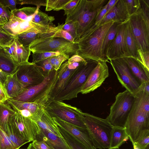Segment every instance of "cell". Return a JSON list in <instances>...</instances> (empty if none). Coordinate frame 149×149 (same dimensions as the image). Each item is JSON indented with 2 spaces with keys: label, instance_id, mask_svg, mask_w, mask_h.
Segmentation results:
<instances>
[{
  "label": "cell",
  "instance_id": "6da1fadb",
  "mask_svg": "<svg viewBox=\"0 0 149 149\" xmlns=\"http://www.w3.org/2000/svg\"><path fill=\"white\" fill-rule=\"evenodd\" d=\"M134 95V103L124 127L132 144L149 133V93L139 91Z\"/></svg>",
  "mask_w": 149,
  "mask_h": 149
},
{
  "label": "cell",
  "instance_id": "7a4b0ae2",
  "mask_svg": "<svg viewBox=\"0 0 149 149\" xmlns=\"http://www.w3.org/2000/svg\"><path fill=\"white\" fill-rule=\"evenodd\" d=\"M107 0H80L77 6L66 15L65 23L71 22L75 30V42L95 24L100 11Z\"/></svg>",
  "mask_w": 149,
  "mask_h": 149
},
{
  "label": "cell",
  "instance_id": "3957f363",
  "mask_svg": "<svg viewBox=\"0 0 149 149\" xmlns=\"http://www.w3.org/2000/svg\"><path fill=\"white\" fill-rule=\"evenodd\" d=\"M113 23L110 22L85 33L75 42L78 47L76 54L86 60L105 61L102 55V45L107 32Z\"/></svg>",
  "mask_w": 149,
  "mask_h": 149
},
{
  "label": "cell",
  "instance_id": "277c9868",
  "mask_svg": "<svg viewBox=\"0 0 149 149\" xmlns=\"http://www.w3.org/2000/svg\"><path fill=\"white\" fill-rule=\"evenodd\" d=\"M81 119L88 130L94 149H109L114 126L106 119L82 112Z\"/></svg>",
  "mask_w": 149,
  "mask_h": 149
},
{
  "label": "cell",
  "instance_id": "5b68a950",
  "mask_svg": "<svg viewBox=\"0 0 149 149\" xmlns=\"http://www.w3.org/2000/svg\"><path fill=\"white\" fill-rule=\"evenodd\" d=\"M58 79V70L52 71L44 80L36 86L26 87L17 96L11 99L35 103L45 108L51 100V95Z\"/></svg>",
  "mask_w": 149,
  "mask_h": 149
},
{
  "label": "cell",
  "instance_id": "8992f818",
  "mask_svg": "<svg viewBox=\"0 0 149 149\" xmlns=\"http://www.w3.org/2000/svg\"><path fill=\"white\" fill-rule=\"evenodd\" d=\"M149 10L141 6L128 21L138 49L149 51Z\"/></svg>",
  "mask_w": 149,
  "mask_h": 149
},
{
  "label": "cell",
  "instance_id": "52a82bcc",
  "mask_svg": "<svg viewBox=\"0 0 149 149\" xmlns=\"http://www.w3.org/2000/svg\"><path fill=\"white\" fill-rule=\"evenodd\" d=\"M134 100V95L127 90L118 93L106 119L114 126L124 127Z\"/></svg>",
  "mask_w": 149,
  "mask_h": 149
},
{
  "label": "cell",
  "instance_id": "ba28073f",
  "mask_svg": "<svg viewBox=\"0 0 149 149\" xmlns=\"http://www.w3.org/2000/svg\"><path fill=\"white\" fill-rule=\"evenodd\" d=\"M33 53L37 52H59L68 55L70 58L76 54L78 44L64 38H37L29 45Z\"/></svg>",
  "mask_w": 149,
  "mask_h": 149
},
{
  "label": "cell",
  "instance_id": "9c48e42d",
  "mask_svg": "<svg viewBox=\"0 0 149 149\" xmlns=\"http://www.w3.org/2000/svg\"><path fill=\"white\" fill-rule=\"evenodd\" d=\"M97 63L92 60H86L82 63L65 88L54 100L63 101L77 97L81 87Z\"/></svg>",
  "mask_w": 149,
  "mask_h": 149
},
{
  "label": "cell",
  "instance_id": "30bf717a",
  "mask_svg": "<svg viewBox=\"0 0 149 149\" xmlns=\"http://www.w3.org/2000/svg\"><path fill=\"white\" fill-rule=\"evenodd\" d=\"M52 117H57L79 127L86 129L81 119L82 112L63 101L50 100L45 108Z\"/></svg>",
  "mask_w": 149,
  "mask_h": 149
},
{
  "label": "cell",
  "instance_id": "8fae6325",
  "mask_svg": "<svg viewBox=\"0 0 149 149\" xmlns=\"http://www.w3.org/2000/svg\"><path fill=\"white\" fill-rule=\"evenodd\" d=\"M3 28L10 34L15 36L26 31H31L38 34L56 32L60 28L59 24L57 26L53 24L43 25L32 21H24L10 14L9 19Z\"/></svg>",
  "mask_w": 149,
  "mask_h": 149
},
{
  "label": "cell",
  "instance_id": "7c38bea8",
  "mask_svg": "<svg viewBox=\"0 0 149 149\" xmlns=\"http://www.w3.org/2000/svg\"><path fill=\"white\" fill-rule=\"evenodd\" d=\"M9 124L19 137L30 142L35 140L41 131L36 121L16 112L11 117Z\"/></svg>",
  "mask_w": 149,
  "mask_h": 149
},
{
  "label": "cell",
  "instance_id": "4fadbf2b",
  "mask_svg": "<svg viewBox=\"0 0 149 149\" xmlns=\"http://www.w3.org/2000/svg\"><path fill=\"white\" fill-rule=\"evenodd\" d=\"M110 61L117 78L123 87L134 95L138 92L141 84L133 75L123 58Z\"/></svg>",
  "mask_w": 149,
  "mask_h": 149
},
{
  "label": "cell",
  "instance_id": "5bb4252c",
  "mask_svg": "<svg viewBox=\"0 0 149 149\" xmlns=\"http://www.w3.org/2000/svg\"><path fill=\"white\" fill-rule=\"evenodd\" d=\"M15 73L18 79L25 87L38 85L46 77L40 66L29 61L18 65Z\"/></svg>",
  "mask_w": 149,
  "mask_h": 149
},
{
  "label": "cell",
  "instance_id": "9a60e30c",
  "mask_svg": "<svg viewBox=\"0 0 149 149\" xmlns=\"http://www.w3.org/2000/svg\"><path fill=\"white\" fill-rule=\"evenodd\" d=\"M106 61H100L93 70L87 80L81 87L80 92L86 94L100 87L109 75Z\"/></svg>",
  "mask_w": 149,
  "mask_h": 149
},
{
  "label": "cell",
  "instance_id": "2e32d148",
  "mask_svg": "<svg viewBox=\"0 0 149 149\" xmlns=\"http://www.w3.org/2000/svg\"><path fill=\"white\" fill-rule=\"evenodd\" d=\"M127 21L120 26L116 36L109 46L106 56L108 60L130 57L125 40V30Z\"/></svg>",
  "mask_w": 149,
  "mask_h": 149
},
{
  "label": "cell",
  "instance_id": "e0dca14e",
  "mask_svg": "<svg viewBox=\"0 0 149 149\" xmlns=\"http://www.w3.org/2000/svg\"><path fill=\"white\" fill-rule=\"evenodd\" d=\"M52 118L58 126L74 137L86 149H94L93 142L86 129L79 127L57 117Z\"/></svg>",
  "mask_w": 149,
  "mask_h": 149
},
{
  "label": "cell",
  "instance_id": "ac0fdd59",
  "mask_svg": "<svg viewBox=\"0 0 149 149\" xmlns=\"http://www.w3.org/2000/svg\"><path fill=\"white\" fill-rule=\"evenodd\" d=\"M79 65L75 69H72L68 65V60L61 65L58 70V79L52 92L51 100H54L64 89L77 72Z\"/></svg>",
  "mask_w": 149,
  "mask_h": 149
},
{
  "label": "cell",
  "instance_id": "d6986e66",
  "mask_svg": "<svg viewBox=\"0 0 149 149\" xmlns=\"http://www.w3.org/2000/svg\"><path fill=\"white\" fill-rule=\"evenodd\" d=\"M129 17L123 0H118L105 15L99 26L111 22L124 23L128 20Z\"/></svg>",
  "mask_w": 149,
  "mask_h": 149
},
{
  "label": "cell",
  "instance_id": "ffe728a7",
  "mask_svg": "<svg viewBox=\"0 0 149 149\" xmlns=\"http://www.w3.org/2000/svg\"><path fill=\"white\" fill-rule=\"evenodd\" d=\"M32 117V119L37 123L40 128L47 130L59 137H63L58 126L45 109L40 110Z\"/></svg>",
  "mask_w": 149,
  "mask_h": 149
},
{
  "label": "cell",
  "instance_id": "44dd1931",
  "mask_svg": "<svg viewBox=\"0 0 149 149\" xmlns=\"http://www.w3.org/2000/svg\"><path fill=\"white\" fill-rule=\"evenodd\" d=\"M132 74L141 84L149 82V71L139 61L132 57L123 58Z\"/></svg>",
  "mask_w": 149,
  "mask_h": 149
},
{
  "label": "cell",
  "instance_id": "7402d4cb",
  "mask_svg": "<svg viewBox=\"0 0 149 149\" xmlns=\"http://www.w3.org/2000/svg\"><path fill=\"white\" fill-rule=\"evenodd\" d=\"M3 85L9 99L18 96L25 88L18 79L15 72L12 74L7 75Z\"/></svg>",
  "mask_w": 149,
  "mask_h": 149
},
{
  "label": "cell",
  "instance_id": "603a6c76",
  "mask_svg": "<svg viewBox=\"0 0 149 149\" xmlns=\"http://www.w3.org/2000/svg\"><path fill=\"white\" fill-rule=\"evenodd\" d=\"M18 66L7 50L4 47H0V69L10 75L15 72Z\"/></svg>",
  "mask_w": 149,
  "mask_h": 149
},
{
  "label": "cell",
  "instance_id": "cb8c5ba5",
  "mask_svg": "<svg viewBox=\"0 0 149 149\" xmlns=\"http://www.w3.org/2000/svg\"><path fill=\"white\" fill-rule=\"evenodd\" d=\"M129 139L124 127L113 126L110 138L109 149H117Z\"/></svg>",
  "mask_w": 149,
  "mask_h": 149
},
{
  "label": "cell",
  "instance_id": "d4e9b609",
  "mask_svg": "<svg viewBox=\"0 0 149 149\" xmlns=\"http://www.w3.org/2000/svg\"><path fill=\"white\" fill-rule=\"evenodd\" d=\"M123 23L113 22L104 37L102 47V54L103 58L106 62H109L106 56L107 49L115 38L120 26Z\"/></svg>",
  "mask_w": 149,
  "mask_h": 149
},
{
  "label": "cell",
  "instance_id": "484cf974",
  "mask_svg": "<svg viewBox=\"0 0 149 149\" xmlns=\"http://www.w3.org/2000/svg\"><path fill=\"white\" fill-rule=\"evenodd\" d=\"M40 129V134L49 142L53 149H72L63 137H59L45 129Z\"/></svg>",
  "mask_w": 149,
  "mask_h": 149
},
{
  "label": "cell",
  "instance_id": "4316f807",
  "mask_svg": "<svg viewBox=\"0 0 149 149\" xmlns=\"http://www.w3.org/2000/svg\"><path fill=\"white\" fill-rule=\"evenodd\" d=\"M6 102L14 111L26 109L29 111L32 115L37 113L41 109L45 108L44 106L36 103L21 102L13 99H9Z\"/></svg>",
  "mask_w": 149,
  "mask_h": 149
},
{
  "label": "cell",
  "instance_id": "83f0119b",
  "mask_svg": "<svg viewBox=\"0 0 149 149\" xmlns=\"http://www.w3.org/2000/svg\"><path fill=\"white\" fill-rule=\"evenodd\" d=\"M125 40L127 50L130 57L137 60L139 57L138 48L130 27L128 20L127 22L126 27Z\"/></svg>",
  "mask_w": 149,
  "mask_h": 149
},
{
  "label": "cell",
  "instance_id": "f1b7e54d",
  "mask_svg": "<svg viewBox=\"0 0 149 149\" xmlns=\"http://www.w3.org/2000/svg\"><path fill=\"white\" fill-rule=\"evenodd\" d=\"M15 113L8 104L0 102V128L4 132L8 126L11 117Z\"/></svg>",
  "mask_w": 149,
  "mask_h": 149
},
{
  "label": "cell",
  "instance_id": "f546056e",
  "mask_svg": "<svg viewBox=\"0 0 149 149\" xmlns=\"http://www.w3.org/2000/svg\"><path fill=\"white\" fill-rule=\"evenodd\" d=\"M15 45V57L14 61L18 65L28 61L31 51L29 47L23 46L19 42L16 38L14 40Z\"/></svg>",
  "mask_w": 149,
  "mask_h": 149
},
{
  "label": "cell",
  "instance_id": "4dcf8cb0",
  "mask_svg": "<svg viewBox=\"0 0 149 149\" xmlns=\"http://www.w3.org/2000/svg\"><path fill=\"white\" fill-rule=\"evenodd\" d=\"M37 8V7H36ZM38 8L30 7L16 9L10 11V14L24 21H32Z\"/></svg>",
  "mask_w": 149,
  "mask_h": 149
},
{
  "label": "cell",
  "instance_id": "1f68e13d",
  "mask_svg": "<svg viewBox=\"0 0 149 149\" xmlns=\"http://www.w3.org/2000/svg\"><path fill=\"white\" fill-rule=\"evenodd\" d=\"M55 20L54 16L48 15L40 10L39 8H38L37 12L32 20V21L40 24L51 25L53 24L52 22Z\"/></svg>",
  "mask_w": 149,
  "mask_h": 149
},
{
  "label": "cell",
  "instance_id": "d6a6232c",
  "mask_svg": "<svg viewBox=\"0 0 149 149\" xmlns=\"http://www.w3.org/2000/svg\"><path fill=\"white\" fill-rule=\"evenodd\" d=\"M38 34L28 31L22 33L15 37L23 46L29 47V45L33 41L38 38Z\"/></svg>",
  "mask_w": 149,
  "mask_h": 149
},
{
  "label": "cell",
  "instance_id": "836d02e7",
  "mask_svg": "<svg viewBox=\"0 0 149 149\" xmlns=\"http://www.w3.org/2000/svg\"><path fill=\"white\" fill-rule=\"evenodd\" d=\"M58 127L63 137L72 149H86L74 137L60 127Z\"/></svg>",
  "mask_w": 149,
  "mask_h": 149
},
{
  "label": "cell",
  "instance_id": "e575fe53",
  "mask_svg": "<svg viewBox=\"0 0 149 149\" xmlns=\"http://www.w3.org/2000/svg\"><path fill=\"white\" fill-rule=\"evenodd\" d=\"M4 132L17 148H19L23 145L30 142L29 141L22 139L19 137L15 133L9 124Z\"/></svg>",
  "mask_w": 149,
  "mask_h": 149
},
{
  "label": "cell",
  "instance_id": "d590c367",
  "mask_svg": "<svg viewBox=\"0 0 149 149\" xmlns=\"http://www.w3.org/2000/svg\"><path fill=\"white\" fill-rule=\"evenodd\" d=\"M7 134L0 128V149H18Z\"/></svg>",
  "mask_w": 149,
  "mask_h": 149
},
{
  "label": "cell",
  "instance_id": "8d00e7d4",
  "mask_svg": "<svg viewBox=\"0 0 149 149\" xmlns=\"http://www.w3.org/2000/svg\"><path fill=\"white\" fill-rule=\"evenodd\" d=\"M15 36L7 31L0 26V47L10 46L13 42Z\"/></svg>",
  "mask_w": 149,
  "mask_h": 149
},
{
  "label": "cell",
  "instance_id": "74e56055",
  "mask_svg": "<svg viewBox=\"0 0 149 149\" xmlns=\"http://www.w3.org/2000/svg\"><path fill=\"white\" fill-rule=\"evenodd\" d=\"M69 58L68 55L62 54L49 57L47 59L53 67L54 70L57 71L62 63Z\"/></svg>",
  "mask_w": 149,
  "mask_h": 149
},
{
  "label": "cell",
  "instance_id": "f35d334b",
  "mask_svg": "<svg viewBox=\"0 0 149 149\" xmlns=\"http://www.w3.org/2000/svg\"><path fill=\"white\" fill-rule=\"evenodd\" d=\"M129 17L136 12L141 8L140 0H123Z\"/></svg>",
  "mask_w": 149,
  "mask_h": 149
},
{
  "label": "cell",
  "instance_id": "ab89813d",
  "mask_svg": "<svg viewBox=\"0 0 149 149\" xmlns=\"http://www.w3.org/2000/svg\"><path fill=\"white\" fill-rule=\"evenodd\" d=\"M70 0H46L45 10L50 11L52 10L58 11L70 1Z\"/></svg>",
  "mask_w": 149,
  "mask_h": 149
},
{
  "label": "cell",
  "instance_id": "60d3db41",
  "mask_svg": "<svg viewBox=\"0 0 149 149\" xmlns=\"http://www.w3.org/2000/svg\"><path fill=\"white\" fill-rule=\"evenodd\" d=\"M59 52H37L33 53L32 63L36 64L48 58L61 54Z\"/></svg>",
  "mask_w": 149,
  "mask_h": 149
},
{
  "label": "cell",
  "instance_id": "b9f144b4",
  "mask_svg": "<svg viewBox=\"0 0 149 149\" xmlns=\"http://www.w3.org/2000/svg\"><path fill=\"white\" fill-rule=\"evenodd\" d=\"M36 64L41 68L43 74L46 77L48 76L52 71L54 70L53 67L47 59Z\"/></svg>",
  "mask_w": 149,
  "mask_h": 149
},
{
  "label": "cell",
  "instance_id": "7bdbcfd3",
  "mask_svg": "<svg viewBox=\"0 0 149 149\" xmlns=\"http://www.w3.org/2000/svg\"><path fill=\"white\" fill-rule=\"evenodd\" d=\"M138 53L139 57L137 61L149 71V51L143 52L139 49Z\"/></svg>",
  "mask_w": 149,
  "mask_h": 149
},
{
  "label": "cell",
  "instance_id": "ee69618b",
  "mask_svg": "<svg viewBox=\"0 0 149 149\" xmlns=\"http://www.w3.org/2000/svg\"><path fill=\"white\" fill-rule=\"evenodd\" d=\"M80 0H70L62 8L59 9L58 11L63 10L64 15H67L72 11L77 5Z\"/></svg>",
  "mask_w": 149,
  "mask_h": 149
},
{
  "label": "cell",
  "instance_id": "f6af8a7d",
  "mask_svg": "<svg viewBox=\"0 0 149 149\" xmlns=\"http://www.w3.org/2000/svg\"><path fill=\"white\" fill-rule=\"evenodd\" d=\"M17 4L21 5L25 4H30L36 6V7L40 8L41 6H45L46 5V0H17Z\"/></svg>",
  "mask_w": 149,
  "mask_h": 149
},
{
  "label": "cell",
  "instance_id": "bcb514c9",
  "mask_svg": "<svg viewBox=\"0 0 149 149\" xmlns=\"http://www.w3.org/2000/svg\"><path fill=\"white\" fill-rule=\"evenodd\" d=\"M31 143L36 149H53L49 143L42 140H36L32 141Z\"/></svg>",
  "mask_w": 149,
  "mask_h": 149
},
{
  "label": "cell",
  "instance_id": "7dc6e473",
  "mask_svg": "<svg viewBox=\"0 0 149 149\" xmlns=\"http://www.w3.org/2000/svg\"><path fill=\"white\" fill-rule=\"evenodd\" d=\"M61 24V29L69 33L74 38L75 37V30L73 24L71 22Z\"/></svg>",
  "mask_w": 149,
  "mask_h": 149
},
{
  "label": "cell",
  "instance_id": "c3c4849f",
  "mask_svg": "<svg viewBox=\"0 0 149 149\" xmlns=\"http://www.w3.org/2000/svg\"><path fill=\"white\" fill-rule=\"evenodd\" d=\"M8 8L0 2V16L7 21L9 20L10 14Z\"/></svg>",
  "mask_w": 149,
  "mask_h": 149
},
{
  "label": "cell",
  "instance_id": "681fc988",
  "mask_svg": "<svg viewBox=\"0 0 149 149\" xmlns=\"http://www.w3.org/2000/svg\"><path fill=\"white\" fill-rule=\"evenodd\" d=\"M9 99L3 84L0 81V102H5Z\"/></svg>",
  "mask_w": 149,
  "mask_h": 149
},
{
  "label": "cell",
  "instance_id": "f907efd6",
  "mask_svg": "<svg viewBox=\"0 0 149 149\" xmlns=\"http://www.w3.org/2000/svg\"><path fill=\"white\" fill-rule=\"evenodd\" d=\"M106 5L104 6L100 11L95 19L94 25L97 27L99 26V24L104 17L107 13Z\"/></svg>",
  "mask_w": 149,
  "mask_h": 149
},
{
  "label": "cell",
  "instance_id": "816d5d0a",
  "mask_svg": "<svg viewBox=\"0 0 149 149\" xmlns=\"http://www.w3.org/2000/svg\"><path fill=\"white\" fill-rule=\"evenodd\" d=\"M0 2L7 7L9 8L10 10V11L17 9V0H0Z\"/></svg>",
  "mask_w": 149,
  "mask_h": 149
},
{
  "label": "cell",
  "instance_id": "f5cc1de1",
  "mask_svg": "<svg viewBox=\"0 0 149 149\" xmlns=\"http://www.w3.org/2000/svg\"><path fill=\"white\" fill-rule=\"evenodd\" d=\"M136 143L140 149H144L149 144V133L146 134L139 141Z\"/></svg>",
  "mask_w": 149,
  "mask_h": 149
},
{
  "label": "cell",
  "instance_id": "db71d44e",
  "mask_svg": "<svg viewBox=\"0 0 149 149\" xmlns=\"http://www.w3.org/2000/svg\"><path fill=\"white\" fill-rule=\"evenodd\" d=\"M68 61L69 63L81 62L86 61L81 56L76 54L71 56Z\"/></svg>",
  "mask_w": 149,
  "mask_h": 149
},
{
  "label": "cell",
  "instance_id": "11a10c76",
  "mask_svg": "<svg viewBox=\"0 0 149 149\" xmlns=\"http://www.w3.org/2000/svg\"><path fill=\"white\" fill-rule=\"evenodd\" d=\"M118 1V0H109L108 1L106 5L107 12L115 5Z\"/></svg>",
  "mask_w": 149,
  "mask_h": 149
},
{
  "label": "cell",
  "instance_id": "9f6ffc18",
  "mask_svg": "<svg viewBox=\"0 0 149 149\" xmlns=\"http://www.w3.org/2000/svg\"><path fill=\"white\" fill-rule=\"evenodd\" d=\"M7 22L6 20L0 16V26H3Z\"/></svg>",
  "mask_w": 149,
  "mask_h": 149
},
{
  "label": "cell",
  "instance_id": "6f0895ef",
  "mask_svg": "<svg viewBox=\"0 0 149 149\" xmlns=\"http://www.w3.org/2000/svg\"><path fill=\"white\" fill-rule=\"evenodd\" d=\"M27 148V149H36L33 146L31 143L29 144Z\"/></svg>",
  "mask_w": 149,
  "mask_h": 149
},
{
  "label": "cell",
  "instance_id": "680465c9",
  "mask_svg": "<svg viewBox=\"0 0 149 149\" xmlns=\"http://www.w3.org/2000/svg\"><path fill=\"white\" fill-rule=\"evenodd\" d=\"M134 149H140L139 147L136 143H134L132 144Z\"/></svg>",
  "mask_w": 149,
  "mask_h": 149
},
{
  "label": "cell",
  "instance_id": "91938a15",
  "mask_svg": "<svg viewBox=\"0 0 149 149\" xmlns=\"http://www.w3.org/2000/svg\"><path fill=\"white\" fill-rule=\"evenodd\" d=\"M144 149H149V144Z\"/></svg>",
  "mask_w": 149,
  "mask_h": 149
},
{
  "label": "cell",
  "instance_id": "94428289",
  "mask_svg": "<svg viewBox=\"0 0 149 149\" xmlns=\"http://www.w3.org/2000/svg\"><path fill=\"white\" fill-rule=\"evenodd\" d=\"M27 149V148H24V149Z\"/></svg>",
  "mask_w": 149,
  "mask_h": 149
},
{
  "label": "cell",
  "instance_id": "6125c7cd",
  "mask_svg": "<svg viewBox=\"0 0 149 149\" xmlns=\"http://www.w3.org/2000/svg\"><path fill=\"white\" fill-rule=\"evenodd\" d=\"M119 149V148H118V149Z\"/></svg>",
  "mask_w": 149,
  "mask_h": 149
},
{
  "label": "cell",
  "instance_id": "be15d7a7",
  "mask_svg": "<svg viewBox=\"0 0 149 149\" xmlns=\"http://www.w3.org/2000/svg\"><path fill=\"white\" fill-rule=\"evenodd\" d=\"M1 70L0 69V71Z\"/></svg>",
  "mask_w": 149,
  "mask_h": 149
},
{
  "label": "cell",
  "instance_id": "e7e4bbea",
  "mask_svg": "<svg viewBox=\"0 0 149 149\" xmlns=\"http://www.w3.org/2000/svg\"></svg>",
  "mask_w": 149,
  "mask_h": 149
}]
</instances>
